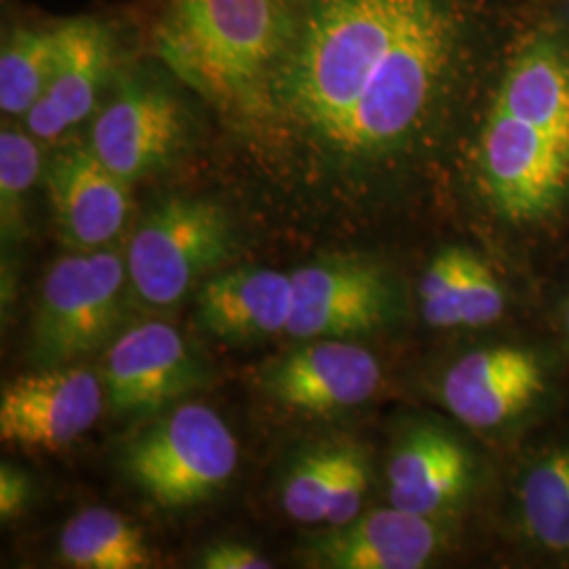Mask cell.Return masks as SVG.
I'll list each match as a JSON object with an SVG mask.
<instances>
[{"mask_svg": "<svg viewBox=\"0 0 569 569\" xmlns=\"http://www.w3.org/2000/svg\"><path fill=\"white\" fill-rule=\"evenodd\" d=\"M517 20L509 0H279L244 129L345 182H399L472 119Z\"/></svg>", "mask_w": 569, "mask_h": 569, "instance_id": "obj_1", "label": "cell"}, {"mask_svg": "<svg viewBox=\"0 0 569 569\" xmlns=\"http://www.w3.org/2000/svg\"><path fill=\"white\" fill-rule=\"evenodd\" d=\"M468 182L515 243L569 228V0L521 13L472 112Z\"/></svg>", "mask_w": 569, "mask_h": 569, "instance_id": "obj_2", "label": "cell"}, {"mask_svg": "<svg viewBox=\"0 0 569 569\" xmlns=\"http://www.w3.org/2000/svg\"><path fill=\"white\" fill-rule=\"evenodd\" d=\"M279 28V0H159L157 60L228 119L253 112Z\"/></svg>", "mask_w": 569, "mask_h": 569, "instance_id": "obj_3", "label": "cell"}, {"mask_svg": "<svg viewBox=\"0 0 569 569\" xmlns=\"http://www.w3.org/2000/svg\"><path fill=\"white\" fill-rule=\"evenodd\" d=\"M559 376V359L547 346L500 340L460 355L443 371L439 395L462 427L517 437L550 409Z\"/></svg>", "mask_w": 569, "mask_h": 569, "instance_id": "obj_4", "label": "cell"}, {"mask_svg": "<svg viewBox=\"0 0 569 569\" xmlns=\"http://www.w3.org/2000/svg\"><path fill=\"white\" fill-rule=\"evenodd\" d=\"M239 449L224 420L203 403H183L140 430L124 449L127 477L161 509L199 505L224 488Z\"/></svg>", "mask_w": 569, "mask_h": 569, "instance_id": "obj_5", "label": "cell"}, {"mask_svg": "<svg viewBox=\"0 0 569 569\" xmlns=\"http://www.w3.org/2000/svg\"><path fill=\"white\" fill-rule=\"evenodd\" d=\"M232 253L234 228L222 204L173 197L157 204L131 234L127 277L142 305L167 308Z\"/></svg>", "mask_w": 569, "mask_h": 569, "instance_id": "obj_6", "label": "cell"}, {"mask_svg": "<svg viewBox=\"0 0 569 569\" xmlns=\"http://www.w3.org/2000/svg\"><path fill=\"white\" fill-rule=\"evenodd\" d=\"M127 264L112 249L79 251L49 268L32 327L39 367L70 366L91 355L122 321Z\"/></svg>", "mask_w": 569, "mask_h": 569, "instance_id": "obj_7", "label": "cell"}, {"mask_svg": "<svg viewBox=\"0 0 569 569\" xmlns=\"http://www.w3.org/2000/svg\"><path fill=\"white\" fill-rule=\"evenodd\" d=\"M293 310L287 331L298 340L348 338L395 326L403 291L385 266L366 258H326L291 272Z\"/></svg>", "mask_w": 569, "mask_h": 569, "instance_id": "obj_8", "label": "cell"}, {"mask_svg": "<svg viewBox=\"0 0 569 569\" xmlns=\"http://www.w3.org/2000/svg\"><path fill=\"white\" fill-rule=\"evenodd\" d=\"M190 136L178 93L154 77L122 74L98 112L89 148L108 169L133 183L167 169Z\"/></svg>", "mask_w": 569, "mask_h": 569, "instance_id": "obj_9", "label": "cell"}, {"mask_svg": "<svg viewBox=\"0 0 569 569\" xmlns=\"http://www.w3.org/2000/svg\"><path fill=\"white\" fill-rule=\"evenodd\" d=\"M103 392L100 376L87 367H41L20 376L2 387L0 439L11 448H66L96 427Z\"/></svg>", "mask_w": 569, "mask_h": 569, "instance_id": "obj_10", "label": "cell"}, {"mask_svg": "<svg viewBox=\"0 0 569 569\" xmlns=\"http://www.w3.org/2000/svg\"><path fill=\"white\" fill-rule=\"evenodd\" d=\"M207 369L176 327L150 321L122 331L106 352L103 388L119 416H150L203 387Z\"/></svg>", "mask_w": 569, "mask_h": 569, "instance_id": "obj_11", "label": "cell"}, {"mask_svg": "<svg viewBox=\"0 0 569 569\" xmlns=\"http://www.w3.org/2000/svg\"><path fill=\"white\" fill-rule=\"evenodd\" d=\"M481 479L479 458L467 441L435 422H413L388 456V502L449 521L465 509Z\"/></svg>", "mask_w": 569, "mask_h": 569, "instance_id": "obj_12", "label": "cell"}, {"mask_svg": "<svg viewBox=\"0 0 569 569\" xmlns=\"http://www.w3.org/2000/svg\"><path fill=\"white\" fill-rule=\"evenodd\" d=\"M507 531L529 559L569 568V427L519 453L510 472Z\"/></svg>", "mask_w": 569, "mask_h": 569, "instance_id": "obj_13", "label": "cell"}, {"mask_svg": "<svg viewBox=\"0 0 569 569\" xmlns=\"http://www.w3.org/2000/svg\"><path fill=\"white\" fill-rule=\"evenodd\" d=\"M274 401L308 413H336L367 403L382 385V366L363 346L321 338L277 359L260 373Z\"/></svg>", "mask_w": 569, "mask_h": 569, "instance_id": "obj_14", "label": "cell"}, {"mask_svg": "<svg viewBox=\"0 0 569 569\" xmlns=\"http://www.w3.org/2000/svg\"><path fill=\"white\" fill-rule=\"evenodd\" d=\"M117 58L112 30L93 18L60 21V53L44 93L26 112V129L53 142L98 106Z\"/></svg>", "mask_w": 569, "mask_h": 569, "instance_id": "obj_15", "label": "cell"}, {"mask_svg": "<svg viewBox=\"0 0 569 569\" xmlns=\"http://www.w3.org/2000/svg\"><path fill=\"white\" fill-rule=\"evenodd\" d=\"M448 526L390 505L315 538L312 561L331 569L427 568L446 549Z\"/></svg>", "mask_w": 569, "mask_h": 569, "instance_id": "obj_16", "label": "cell"}, {"mask_svg": "<svg viewBox=\"0 0 569 569\" xmlns=\"http://www.w3.org/2000/svg\"><path fill=\"white\" fill-rule=\"evenodd\" d=\"M129 186L89 146L60 152L47 169V188L61 239L79 251L112 243L129 216Z\"/></svg>", "mask_w": 569, "mask_h": 569, "instance_id": "obj_17", "label": "cell"}, {"mask_svg": "<svg viewBox=\"0 0 569 569\" xmlns=\"http://www.w3.org/2000/svg\"><path fill=\"white\" fill-rule=\"evenodd\" d=\"M293 310L291 274L243 266L207 279L197 293V323L224 342L283 333Z\"/></svg>", "mask_w": 569, "mask_h": 569, "instance_id": "obj_18", "label": "cell"}, {"mask_svg": "<svg viewBox=\"0 0 569 569\" xmlns=\"http://www.w3.org/2000/svg\"><path fill=\"white\" fill-rule=\"evenodd\" d=\"M420 312L432 329H481L505 319L509 291L496 268L470 247L449 244L427 266Z\"/></svg>", "mask_w": 569, "mask_h": 569, "instance_id": "obj_19", "label": "cell"}, {"mask_svg": "<svg viewBox=\"0 0 569 569\" xmlns=\"http://www.w3.org/2000/svg\"><path fill=\"white\" fill-rule=\"evenodd\" d=\"M61 559L77 569H142L150 549L142 529L114 510L93 507L74 515L60 536Z\"/></svg>", "mask_w": 569, "mask_h": 569, "instance_id": "obj_20", "label": "cell"}, {"mask_svg": "<svg viewBox=\"0 0 569 569\" xmlns=\"http://www.w3.org/2000/svg\"><path fill=\"white\" fill-rule=\"evenodd\" d=\"M60 53L58 26L13 28L0 49V108L4 117H26L51 81Z\"/></svg>", "mask_w": 569, "mask_h": 569, "instance_id": "obj_21", "label": "cell"}, {"mask_svg": "<svg viewBox=\"0 0 569 569\" xmlns=\"http://www.w3.org/2000/svg\"><path fill=\"white\" fill-rule=\"evenodd\" d=\"M342 446L308 451L287 472L283 507L302 523H326L327 510L338 479Z\"/></svg>", "mask_w": 569, "mask_h": 569, "instance_id": "obj_22", "label": "cell"}, {"mask_svg": "<svg viewBox=\"0 0 569 569\" xmlns=\"http://www.w3.org/2000/svg\"><path fill=\"white\" fill-rule=\"evenodd\" d=\"M42 171L41 148L30 131L4 127L0 133V207L2 228L13 230L26 194Z\"/></svg>", "mask_w": 569, "mask_h": 569, "instance_id": "obj_23", "label": "cell"}, {"mask_svg": "<svg viewBox=\"0 0 569 569\" xmlns=\"http://www.w3.org/2000/svg\"><path fill=\"white\" fill-rule=\"evenodd\" d=\"M371 483V465L363 448L342 446V458L338 468V479L327 510L326 523L340 528L355 521L366 505L367 491Z\"/></svg>", "mask_w": 569, "mask_h": 569, "instance_id": "obj_24", "label": "cell"}, {"mask_svg": "<svg viewBox=\"0 0 569 569\" xmlns=\"http://www.w3.org/2000/svg\"><path fill=\"white\" fill-rule=\"evenodd\" d=\"M199 568L204 569H268L272 563L260 552L241 542H216L203 550Z\"/></svg>", "mask_w": 569, "mask_h": 569, "instance_id": "obj_25", "label": "cell"}, {"mask_svg": "<svg viewBox=\"0 0 569 569\" xmlns=\"http://www.w3.org/2000/svg\"><path fill=\"white\" fill-rule=\"evenodd\" d=\"M30 498V481L16 467H0V517L9 521L18 517Z\"/></svg>", "mask_w": 569, "mask_h": 569, "instance_id": "obj_26", "label": "cell"}, {"mask_svg": "<svg viewBox=\"0 0 569 569\" xmlns=\"http://www.w3.org/2000/svg\"><path fill=\"white\" fill-rule=\"evenodd\" d=\"M557 321H559V331L563 336V342L566 348L569 350V283L561 296V302H559V310H557Z\"/></svg>", "mask_w": 569, "mask_h": 569, "instance_id": "obj_27", "label": "cell"}]
</instances>
